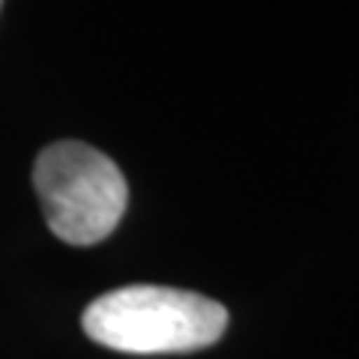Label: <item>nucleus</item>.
I'll return each mask as SVG.
<instances>
[{"label":"nucleus","mask_w":359,"mask_h":359,"mask_svg":"<svg viewBox=\"0 0 359 359\" xmlns=\"http://www.w3.org/2000/svg\"><path fill=\"white\" fill-rule=\"evenodd\" d=\"M81 327L117 353H192L224 335L228 309L192 290L129 285L90 302Z\"/></svg>","instance_id":"1"},{"label":"nucleus","mask_w":359,"mask_h":359,"mask_svg":"<svg viewBox=\"0 0 359 359\" xmlns=\"http://www.w3.org/2000/svg\"><path fill=\"white\" fill-rule=\"evenodd\" d=\"M33 189L51 233L69 245L111 237L129 204L123 171L84 141L48 144L33 165Z\"/></svg>","instance_id":"2"},{"label":"nucleus","mask_w":359,"mask_h":359,"mask_svg":"<svg viewBox=\"0 0 359 359\" xmlns=\"http://www.w3.org/2000/svg\"><path fill=\"white\" fill-rule=\"evenodd\" d=\"M0 4H4V0H0Z\"/></svg>","instance_id":"3"}]
</instances>
